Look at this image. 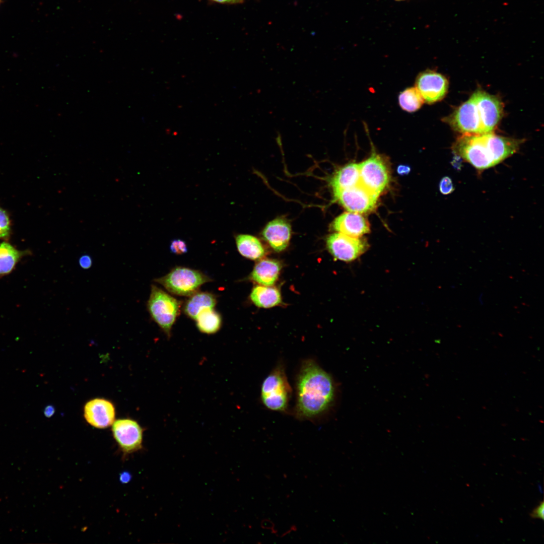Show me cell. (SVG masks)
Masks as SVG:
<instances>
[{
    "label": "cell",
    "mask_w": 544,
    "mask_h": 544,
    "mask_svg": "<svg viewBox=\"0 0 544 544\" xmlns=\"http://www.w3.org/2000/svg\"><path fill=\"white\" fill-rule=\"evenodd\" d=\"M335 386L331 376L313 359L304 360L296 382V416L302 419L318 417L333 402Z\"/></svg>",
    "instance_id": "6da1fadb"
},
{
    "label": "cell",
    "mask_w": 544,
    "mask_h": 544,
    "mask_svg": "<svg viewBox=\"0 0 544 544\" xmlns=\"http://www.w3.org/2000/svg\"><path fill=\"white\" fill-rule=\"evenodd\" d=\"M522 141L492 132L463 134L455 142L453 150L479 170L492 167L515 153Z\"/></svg>",
    "instance_id": "7a4b0ae2"
},
{
    "label": "cell",
    "mask_w": 544,
    "mask_h": 544,
    "mask_svg": "<svg viewBox=\"0 0 544 544\" xmlns=\"http://www.w3.org/2000/svg\"><path fill=\"white\" fill-rule=\"evenodd\" d=\"M180 302L155 285H152L147 306L150 316L168 338L180 311Z\"/></svg>",
    "instance_id": "3957f363"
},
{
    "label": "cell",
    "mask_w": 544,
    "mask_h": 544,
    "mask_svg": "<svg viewBox=\"0 0 544 544\" xmlns=\"http://www.w3.org/2000/svg\"><path fill=\"white\" fill-rule=\"evenodd\" d=\"M291 392L285 368L280 364L263 380L261 388V399L268 409L284 412L288 407Z\"/></svg>",
    "instance_id": "277c9868"
},
{
    "label": "cell",
    "mask_w": 544,
    "mask_h": 544,
    "mask_svg": "<svg viewBox=\"0 0 544 544\" xmlns=\"http://www.w3.org/2000/svg\"><path fill=\"white\" fill-rule=\"evenodd\" d=\"M212 280L201 271L183 266H176L166 275L154 280L171 294L190 296L203 284Z\"/></svg>",
    "instance_id": "5b68a950"
},
{
    "label": "cell",
    "mask_w": 544,
    "mask_h": 544,
    "mask_svg": "<svg viewBox=\"0 0 544 544\" xmlns=\"http://www.w3.org/2000/svg\"><path fill=\"white\" fill-rule=\"evenodd\" d=\"M360 183L371 192L379 195L390 180V169L383 156L373 154L359 164Z\"/></svg>",
    "instance_id": "8992f818"
},
{
    "label": "cell",
    "mask_w": 544,
    "mask_h": 544,
    "mask_svg": "<svg viewBox=\"0 0 544 544\" xmlns=\"http://www.w3.org/2000/svg\"><path fill=\"white\" fill-rule=\"evenodd\" d=\"M445 121L453 129L462 134L484 133L474 94L447 117Z\"/></svg>",
    "instance_id": "52a82bcc"
},
{
    "label": "cell",
    "mask_w": 544,
    "mask_h": 544,
    "mask_svg": "<svg viewBox=\"0 0 544 544\" xmlns=\"http://www.w3.org/2000/svg\"><path fill=\"white\" fill-rule=\"evenodd\" d=\"M326 243L330 254L334 258L344 261L355 260L363 254L369 246L365 239L338 232L329 235Z\"/></svg>",
    "instance_id": "ba28073f"
},
{
    "label": "cell",
    "mask_w": 544,
    "mask_h": 544,
    "mask_svg": "<svg viewBox=\"0 0 544 544\" xmlns=\"http://www.w3.org/2000/svg\"><path fill=\"white\" fill-rule=\"evenodd\" d=\"M379 196L369 191L360 182L334 195V198L348 212L363 214L373 210Z\"/></svg>",
    "instance_id": "9c48e42d"
},
{
    "label": "cell",
    "mask_w": 544,
    "mask_h": 544,
    "mask_svg": "<svg viewBox=\"0 0 544 544\" xmlns=\"http://www.w3.org/2000/svg\"><path fill=\"white\" fill-rule=\"evenodd\" d=\"M113 437L122 452L129 454L142 447L143 429L135 420L120 419L112 424Z\"/></svg>",
    "instance_id": "30bf717a"
},
{
    "label": "cell",
    "mask_w": 544,
    "mask_h": 544,
    "mask_svg": "<svg viewBox=\"0 0 544 544\" xmlns=\"http://www.w3.org/2000/svg\"><path fill=\"white\" fill-rule=\"evenodd\" d=\"M424 102L433 104L442 100L447 93L448 83L442 74L435 71L426 70L417 76L415 86Z\"/></svg>",
    "instance_id": "8fae6325"
},
{
    "label": "cell",
    "mask_w": 544,
    "mask_h": 544,
    "mask_svg": "<svg viewBox=\"0 0 544 544\" xmlns=\"http://www.w3.org/2000/svg\"><path fill=\"white\" fill-rule=\"evenodd\" d=\"M484 133L492 132L503 114V105L499 98L482 90L474 93Z\"/></svg>",
    "instance_id": "7c38bea8"
},
{
    "label": "cell",
    "mask_w": 544,
    "mask_h": 544,
    "mask_svg": "<svg viewBox=\"0 0 544 544\" xmlns=\"http://www.w3.org/2000/svg\"><path fill=\"white\" fill-rule=\"evenodd\" d=\"M84 415L86 421L92 426L105 429L114 422L115 410L113 404L109 400L96 398L85 404Z\"/></svg>",
    "instance_id": "4fadbf2b"
},
{
    "label": "cell",
    "mask_w": 544,
    "mask_h": 544,
    "mask_svg": "<svg viewBox=\"0 0 544 544\" xmlns=\"http://www.w3.org/2000/svg\"><path fill=\"white\" fill-rule=\"evenodd\" d=\"M331 226L337 232L356 238L370 231L369 223L365 217L360 214L350 212L337 217Z\"/></svg>",
    "instance_id": "5bb4252c"
},
{
    "label": "cell",
    "mask_w": 544,
    "mask_h": 544,
    "mask_svg": "<svg viewBox=\"0 0 544 544\" xmlns=\"http://www.w3.org/2000/svg\"><path fill=\"white\" fill-rule=\"evenodd\" d=\"M263 239L274 250L280 252L288 246L291 235V228L288 222L277 218L269 222L263 229Z\"/></svg>",
    "instance_id": "9a60e30c"
},
{
    "label": "cell",
    "mask_w": 544,
    "mask_h": 544,
    "mask_svg": "<svg viewBox=\"0 0 544 544\" xmlns=\"http://www.w3.org/2000/svg\"><path fill=\"white\" fill-rule=\"evenodd\" d=\"M281 268L282 265L277 260L261 259L255 265L250 279L262 286H273L278 279Z\"/></svg>",
    "instance_id": "2e32d148"
},
{
    "label": "cell",
    "mask_w": 544,
    "mask_h": 544,
    "mask_svg": "<svg viewBox=\"0 0 544 544\" xmlns=\"http://www.w3.org/2000/svg\"><path fill=\"white\" fill-rule=\"evenodd\" d=\"M360 182L359 164L350 163L336 171L331 179L330 185L334 195L357 185Z\"/></svg>",
    "instance_id": "e0dca14e"
},
{
    "label": "cell",
    "mask_w": 544,
    "mask_h": 544,
    "mask_svg": "<svg viewBox=\"0 0 544 544\" xmlns=\"http://www.w3.org/2000/svg\"><path fill=\"white\" fill-rule=\"evenodd\" d=\"M189 297L183 309L187 316L194 320L202 310L214 308L217 302L215 295L207 292H197Z\"/></svg>",
    "instance_id": "ac0fdd59"
},
{
    "label": "cell",
    "mask_w": 544,
    "mask_h": 544,
    "mask_svg": "<svg viewBox=\"0 0 544 544\" xmlns=\"http://www.w3.org/2000/svg\"><path fill=\"white\" fill-rule=\"evenodd\" d=\"M28 252L17 249L8 242L0 243V277L10 274Z\"/></svg>",
    "instance_id": "d6986e66"
},
{
    "label": "cell",
    "mask_w": 544,
    "mask_h": 544,
    "mask_svg": "<svg viewBox=\"0 0 544 544\" xmlns=\"http://www.w3.org/2000/svg\"><path fill=\"white\" fill-rule=\"evenodd\" d=\"M252 302L257 307L270 308L282 303L280 291L275 287L257 286L253 288L250 295Z\"/></svg>",
    "instance_id": "ffe728a7"
},
{
    "label": "cell",
    "mask_w": 544,
    "mask_h": 544,
    "mask_svg": "<svg viewBox=\"0 0 544 544\" xmlns=\"http://www.w3.org/2000/svg\"><path fill=\"white\" fill-rule=\"evenodd\" d=\"M235 241L237 249L243 256L253 260L264 256V248L256 237L248 234H239L236 236Z\"/></svg>",
    "instance_id": "44dd1931"
},
{
    "label": "cell",
    "mask_w": 544,
    "mask_h": 544,
    "mask_svg": "<svg viewBox=\"0 0 544 544\" xmlns=\"http://www.w3.org/2000/svg\"><path fill=\"white\" fill-rule=\"evenodd\" d=\"M195 320L198 329L202 333L208 334L217 332L222 325L221 316L214 308H207L202 310Z\"/></svg>",
    "instance_id": "7402d4cb"
},
{
    "label": "cell",
    "mask_w": 544,
    "mask_h": 544,
    "mask_svg": "<svg viewBox=\"0 0 544 544\" xmlns=\"http://www.w3.org/2000/svg\"><path fill=\"white\" fill-rule=\"evenodd\" d=\"M424 102L420 93L415 87L405 89L398 96V103L404 111L412 113L421 108Z\"/></svg>",
    "instance_id": "603a6c76"
},
{
    "label": "cell",
    "mask_w": 544,
    "mask_h": 544,
    "mask_svg": "<svg viewBox=\"0 0 544 544\" xmlns=\"http://www.w3.org/2000/svg\"><path fill=\"white\" fill-rule=\"evenodd\" d=\"M11 232V224L8 213L0 208V239H7Z\"/></svg>",
    "instance_id": "cb8c5ba5"
},
{
    "label": "cell",
    "mask_w": 544,
    "mask_h": 544,
    "mask_svg": "<svg viewBox=\"0 0 544 544\" xmlns=\"http://www.w3.org/2000/svg\"><path fill=\"white\" fill-rule=\"evenodd\" d=\"M169 249L172 253L177 255L185 254L188 251L186 242L181 239L173 240L170 244Z\"/></svg>",
    "instance_id": "d4e9b609"
},
{
    "label": "cell",
    "mask_w": 544,
    "mask_h": 544,
    "mask_svg": "<svg viewBox=\"0 0 544 544\" xmlns=\"http://www.w3.org/2000/svg\"><path fill=\"white\" fill-rule=\"evenodd\" d=\"M439 190L444 195L451 193L454 190V187L451 179L445 176L443 177L439 183Z\"/></svg>",
    "instance_id": "484cf974"
},
{
    "label": "cell",
    "mask_w": 544,
    "mask_h": 544,
    "mask_svg": "<svg viewBox=\"0 0 544 544\" xmlns=\"http://www.w3.org/2000/svg\"><path fill=\"white\" fill-rule=\"evenodd\" d=\"M79 263L82 268L87 269L92 266V260L89 255L85 254L80 257Z\"/></svg>",
    "instance_id": "4316f807"
},
{
    "label": "cell",
    "mask_w": 544,
    "mask_h": 544,
    "mask_svg": "<svg viewBox=\"0 0 544 544\" xmlns=\"http://www.w3.org/2000/svg\"><path fill=\"white\" fill-rule=\"evenodd\" d=\"M530 516L533 518H540L542 520L543 519L544 504L543 502H541V503L533 510L530 514Z\"/></svg>",
    "instance_id": "83f0119b"
},
{
    "label": "cell",
    "mask_w": 544,
    "mask_h": 544,
    "mask_svg": "<svg viewBox=\"0 0 544 544\" xmlns=\"http://www.w3.org/2000/svg\"><path fill=\"white\" fill-rule=\"evenodd\" d=\"M410 167L406 165H399L397 168L398 174L401 175H407L410 173Z\"/></svg>",
    "instance_id": "f1b7e54d"
},
{
    "label": "cell",
    "mask_w": 544,
    "mask_h": 544,
    "mask_svg": "<svg viewBox=\"0 0 544 544\" xmlns=\"http://www.w3.org/2000/svg\"><path fill=\"white\" fill-rule=\"evenodd\" d=\"M131 479V475L128 472L124 471L121 473L119 480L122 483H127Z\"/></svg>",
    "instance_id": "f546056e"
},
{
    "label": "cell",
    "mask_w": 544,
    "mask_h": 544,
    "mask_svg": "<svg viewBox=\"0 0 544 544\" xmlns=\"http://www.w3.org/2000/svg\"><path fill=\"white\" fill-rule=\"evenodd\" d=\"M54 412L55 409L54 407L50 405L46 406L44 410V415L47 418H50L53 416Z\"/></svg>",
    "instance_id": "4dcf8cb0"
},
{
    "label": "cell",
    "mask_w": 544,
    "mask_h": 544,
    "mask_svg": "<svg viewBox=\"0 0 544 544\" xmlns=\"http://www.w3.org/2000/svg\"><path fill=\"white\" fill-rule=\"evenodd\" d=\"M214 2L220 4H236L243 3V0H212Z\"/></svg>",
    "instance_id": "1f68e13d"
},
{
    "label": "cell",
    "mask_w": 544,
    "mask_h": 544,
    "mask_svg": "<svg viewBox=\"0 0 544 544\" xmlns=\"http://www.w3.org/2000/svg\"><path fill=\"white\" fill-rule=\"evenodd\" d=\"M396 1H403V0H396Z\"/></svg>",
    "instance_id": "d6a6232c"
}]
</instances>
